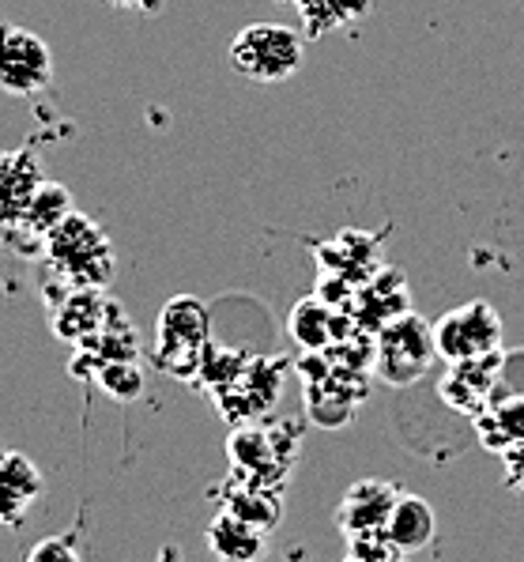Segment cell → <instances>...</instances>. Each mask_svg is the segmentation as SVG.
Returning <instances> with one entry per match:
<instances>
[{"label":"cell","instance_id":"14","mask_svg":"<svg viewBox=\"0 0 524 562\" xmlns=\"http://www.w3.org/2000/svg\"><path fill=\"white\" fill-rule=\"evenodd\" d=\"M223 509L246 517V521L257 525V529L272 532L280 521V491L238 475V483H227V503H223Z\"/></svg>","mask_w":524,"mask_h":562},{"label":"cell","instance_id":"18","mask_svg":"<svg viewBox=\"0 0 524 562\" xmlns=\"http://www.w3.org/2000/svg\"><path fill=\"white\" fill-rule=\"evenodd\" d=\"M298 8L306 15V27L321 34L343 20H355L358 12H366V0H298Z\"/></svg>","mask_w":524,"mask_h":562},{"label":"cell","instance_id":"21","mask_svg":"<svg viewBox=\"0 0 524 562\" xmlns=\"http://www.w3.org/2000/svg\"><path fill=\"white\" fill-rule=\"evenodd\" d=\"M106 4H117V8H159V0H106Z\"/></svg>","mask_w":524,"mask_h":562},{"label":"cell","instance_id":"4","mask_svg":"<svg viewBox=\"0 0 524 562\" xmlns=\"http://www.w3.org/2000/svg\"><path fill=\"white\" fill-rule=\"evenodd\" d=\"M434 351L445 362H464V359H483L502 351V317L494 314L491 302L476 299L464 306L449 310L437 325H431Z\"/></svg>","mask_w":524,"mask_h":562},{"label":"cell","instance_id":"10","mask_svg":"<svg viewBox=\"0 0 524 562\" xmlns=\"http://www.w3.org/2000/svg\"><path fill=\"white\" fill-rule=\"evenodd\" d=\"M38 186L42 167L31 151H0V223L20 220Z\"/></svg>","mask_w":524,"mask_h":562},{"label":"cell","instance_id":"2","mask_svg":"<svg viewBox=\"0 0 524 562\" xmlns=\"http://www.w3.org/2000/svg\"><path fill=\"white\" fill-rule=\"evenodd\" d=\"M306 46L291 27L280 23H249L230 42V65L257 83H283L303 68Z\"/></svg>","mask_w":524,"mask_h":562},{"label":"cell","instance_id":"12","mask_svg":"<svg viewBox=\"0 0 524 562\" xmlns=\"http://www.w3.org/2000/svg\"><path fill=\"white\" fill-rule=\"evenodd\" d=\"M264 529L249 525L246 517L230 514V509H219L216 521L208 529V548L216 551L219 559H230V562H253L264 555Z\"/></svg>","mask_w":524,"mask_h":562},{"label":"cell","instance_id":"13","mask_svg":"<svg viewBox=\"0 0 524 562\" xmlns=\"http://www.w3.org/2000/svg\"><path fill=\"white\" fill-rule=\"evenodd\" d=\"M479 435L498 453L524 442V393L502 396V401L491 393V401L479 408Z\"/></svg>","mask_w":524,"mask_h":562},{"label":"cell","instance_id":"3","mask_svg":"<svg viewBox=\"0 0 524 562\" xmlns=\"http://www.w3.org/2000/svg\"><path fill=\"white\" fill-rule=\"evenodd\" d=\"M437 359L434 351V336L431 325L419 314L403 310L400 317H392L389 325H381L377 336V351H374V370L385 385H411L431 370V362Z\"/></svg>","mask_w":524,"mask_h":562},{"label":"cell","instance_id":"17","mask_svg":"<svg viewBox=\"0 0 524 562\" xmlns=\"http://www.w3.org/2000/svg\"><path fill=\"white\" fill-rule=\"evenodd\" d=\"M88 374H94V385L102 393L117 396V401H136L144 393V374L133 359H91Z\"/></svg>","mask_w":524,"mask_h":562},{"label":"cell","instance_id":"5","mask_svg":"<svg viewBox=\"0 0 524 562\" xmlns=\"http://www.w3.org/2000/svg\"><path fill=\"white\" fill-rule=\"evenodd\" d=\"M49 80H54V54L46 42L27 27L0 20V91L27 99L49 88Z\"/></svg>","mask_w":524,"mask_h":562},{"label":"cell","instance_id":"1","mask_svg":"<svg viewBox=\"0 0 524 562\" xmlns=\"http://www.w3.org/2000/svg\"><path fill=\"white\" fill-rule=\"evenodd\" d=\"M46 257L72 288L106 291L114 280V246H110L106 231L76 207L46 235Z\"/></svg>","mask_w":524,"mask_h":562},{"label":"cell","instance_id":"8","mask_svg":"<svg viewBox=\"0 0 524 562\" xmlns=\"http://www.w3.org/2000/svg\"><path fill=\"white\" fill-rule=\"evenodd\" d=\"M397 495H400V487L389 480H358L355 487L343 495L340 514H337L343 540H348V536H358V532L385 529Z\"/></svg>","mask_w":524,"mask_h":562},{"label":"cell","instance_id":"20","mask_svg":"<svg viewBox=\"0 0 524 562\" xmlns=\"http://www.w3.org/2000/svg\"><path fill=\"white\" fill-rule=\"evenodd\" d=\"M502 461H505V480H510V487L524 491V442L502 449Z\"/></svg>","mask_w":524,"mask_h":562},{"label":"cell","instance_id":"19","mask_svg":"<svg viewBox=\"0 0 524 562\" xmlns=\"http://www.w3.org/2000/svg\"><path fill=\"white\" fill-rule=\"evenodd\" d=\"M83 548L76 543V529H68L61 536H49V540H38L27 551L31 562H80Z\"/></svg>","mask_w":524,"mask_h":562},{"label":"cell","instance_id":"11","mask_svg":"<svg viewBox=\"0 0 524 562\" xmlns=\"http://www.w3.org/2000/svg\"><path fill=\"white\" fill-rule=\"evenodd\" d=\"M106 306L110 299L102 295V288H72L68 283V295L54 306V333L68 344L88 340L106 317Z\"/></svg>","mask_w":524,"mask_h":562},{"label":"cell","instance_id":"7","mask_svg":"<svg viewBox=\"0 0 524 562\" xmlns=\"http://www.w3.org/2000/svg\"><path fill=\"white\" fill-rule=\"evenodd\" d=\"M204 344H208V310L196 299H174L162 306L159 317V351L162 362L174 356H189L201 362Z\"/></svg>","mask_w":524,"mask_h":562},{"label":"cell","instance_id":"6","mask_svg":"<svg viewBox=\"0 0 524 562\" xmlns=\"http://www.w3.org/2000/svg\"><path fill=\"white\" fill-rule=\"evenodd\" d=\"M42 498V472L27 453L0 446V525L20 529Z\"/></svg>","mask_w":524,"mask_h":562},{"label":"cell","instance_id":"9","mask_svg":"<svg viewBox=\"0 0 524 562\" xmlns=\"http://www.w3.org/2000/svg\"><path fill=\"white\" fill-rule=\"evenodd\" d=\"M434 532H437V517L431 503L400 491L397 503L389 509V521H385V536L397 543L400 555H419V551H426L434 543Z\"/></svg>","mask_w":524,"mask_h":562},{"label":"cell","instance_id":"15","mask_svg":"<svg viewBox=\"0 0 524 562\" xmlns=\"http://www.w3.org/2000/svg\"><path fill=\"white\" fill-rule=\"evenodd\" d=\"M343 317L332 314L321 299H303L295 310H291V322H287V333L291 340L298 344L303 351H324L332 340H337V328H340Z\"/></svg>","mask_w":524,"mask_h":562},{"label":"cell","instance_id":"16","mask_svg":"<svg viewBox=\"0 0 524 562\" xmlns=\"http://www.w3.org/2000/svg\"><path fill=\"white\" fill-rule=\"evenodd\" d=\"M68 212H72V196H68V189L57 186V181L42 178V186L34 189L27 212H23L20 220H12V223H20L23 231H31V235H38L42 241H46V235L65 220Z\"/></svg>","mask_w":524,"mask_h":562}]
</instances>
